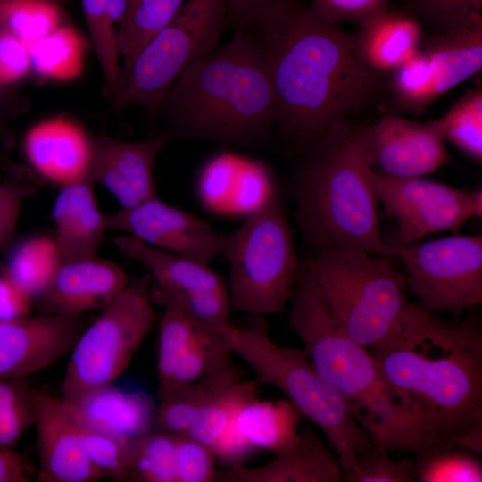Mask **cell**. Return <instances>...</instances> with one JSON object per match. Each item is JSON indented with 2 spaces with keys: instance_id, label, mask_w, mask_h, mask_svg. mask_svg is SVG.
Segmentation results:
<instances>
[{
  "instance_id": "6da1fadb",
  "label": "cell",
  "mask_w": 482,
  "mask_h": 482,
  "mask_svg": "<svg viewBox=\"0 0 482 482\" xmlns=\"http://www.w3.org/2000/svg\"><path fill=\"white\" fill-rule=\"evenodd\" d=\"M248 29L271 79L276 125L300 152L378 103L384 76L363 61L354 34L320 20L302 0H280Z\"/></svg>"
},
{
  "instance_id": "7a4b0ae2",
  "label": "cell",
  "mask_w": 482,
  "mask_h": 482,
  "mask_svg": "<svg viewBox=\"0 0 482 482\" xmlns=\"http://www.w3.org/2000/svg\"><path fill=\"white\" fill-rule=\"evenodd\" d=\"M369 351L434 439L481 453L482 332L476 317L451 321L410 303L397 337Z\"/></svg>"
},
{
  "instance_id": "3957f363",
  "label": "cell",
  "mask_w": 482,
  "mask_h": 482,
  "mask_svg": "<svg viewBox=\"0 0 482 482\" xmlns=\"http://www.w3.org/2000/svg\"><path fill=\"white\" fill-rule=\"evenodd\" d=\"M277 112L265 60L246 29L187 67L155 114L167 141L254 147L269 138Z\"/></svg>"
},
{
  "instance_id": "277c9868",
  "label": "cell",
  "mask_w": 482,
  "mask_h": 482,
  "mask_svg": "<svg viewBox=\"0 0 482 482\" xmlns=\"http://www.w3.org/2000/svg\"><path fill=\"white\" fill-rule=\"evenodd\" d=\"M290 328L311 365L344 399L372 444L418 453L450 446L434 439L411 404L385 379L370 351L338 327L320 291L297 273L290 298Z\"/></svg>"
},
{
  "instance_id": "5b68a950",
  "label": "cell",
  "mask_w": 482,
  "mask_h": 482,
  "mask_svg": "<svg viewBox=\"0 0 482 482\" xmlns=\"http://www.w3.org/2000/svg\"><path fill=\"white\" fill-rule=\"evenodd\" d=\"M302 153L290 190L295 221L312 251L353 248L392 256L367 178L364 126L337 122Z\"/></svg>"
},
{
  "instance_id": "8992f818",
  "label": "cell",
  "mask_w": 482,
  "mask_h": 482,
  "mask_svg": "<svg viewBox=\"0 0 482 482\" xmlns=\"http://www.w3.org/2000/svg\"><path fill=\"white\" fill-rule=\"evenodd\" d=\"M389 255L353 248L312 251L298 273L321 294L340 329L368 350L400 333L410 303L407 278Z\"/></svg>"
},
{
  "instance_id": "52a82bcc",
  "label": "cell",
  "mask_w": 482,
  "mask_h": 482,
  "mask_svg": "<svg viewBox=\"0 0 482 482\" xmlns=\"http://www.w3.org/2000/svg\"><path fill=\"white\" fill-rule=\"evenodd\" d=\"M263 316L243 327L232 325L224 332L233 353L253 370L258 385L281 390L325 434L337 455L343 479L353 482L361 456L372 446L341 395L314 370L303 349L277 345Z\"/></svg>"
},
{
  "instance_id": "ba28073f",
  "label": "cell",
  "mask_w": 482,
  "mask_h": 482,
  "mask_svg": "<svg viewBox=\"0 0 482 482\" xmlns=\"http://www.w3.org/2000/svg\"><path fill=\"white\" fill-rule=\"evenodd\" d=\"M219 255L229 267L231 311L264 316L280 312L290 300L300 262L282 193L273 176L262 199L243 223L220 234Z\"/></svg>"
},
{
  "instance_id": "9c48e42d",
  "label": "cell",
  "mask_w": 482,
  "mask_h": 482,
  "mask_svg": "<svg viewBox=\"0 0 482 482\" xmlns=\"http://www.w3.org/2000/svg\"><path fill=\"white\" fill-rule=\"evenodd\" d=\"M225 29V0H187L121 77L116 109L138 105L155 114L177 78L220 45Z\"/></svg>"
},
{
  "instance_id": "30bf717a",
  "label": "cell",
  "mask_w": 482,
  "mask_h": 482,
  "mask_svg": "<svg viewBox=\"0 0 482 482\" xmlns=\"http://www.w3.org/2000/svg\"><path fill=\"white\" fill-rule=\"evenodd\" d=\"M151 282L148 273L128 285L85 328L71 352L63 399L111 385L127 369L154 320Z\"/></svg>"
},
{
  "instance_id": "8fae6325",
  "label": "cell",
  "mask_w": 482,
  "mask_h": 482,
  "mask_svg": "<svg viewBox=\"0 0 482 482\" xmlns=\"http://www.w3.org/2000/svg\"><path fill=\"white\" fill-rule=\"evenodd\" d=\"M387 243L391 255L403 261L408 287L426 310L458 315L481 304V236L453 235L426 242Z\"/></svg>"
},
{
  "instance_id": "7c38bea8",
  "label": "cell",
  "mask_w": 482,
  "mask_h": 482,
  "mask_svg": "<svg viewBox=\"0 0 482 482\" xmlns=\"http://www.w3.org/2000/svg\"><path fill=\"white\" fill-rule=\"evenodd\" d=\"M367 178L385 212L396 220L393 239L410 244L441 231L457 232L482 215V191L454 188L421 177H396L373 170Z\"/></svg>"
},
{
  "instance_id": "4fadbf2b",
  "label": "cell",
  "mask_w": 482,
  "mask_h": 482,
  "mask_svg": "<svg viewBox=\"0 0 482 482\" xmlns=\"http://www.w3.org/2000/svg\"><path fill=\"white\" fill-rule=\"evenodd\" d=\"M107 230L209 264L219 255L220 233L209 223L173 207L157 195L105 215Z\"/></svg>"
},
{
  "instance_id": "5bb4252c",
  "label": "cell",
  "mask_w": 482,
  "mask_h": 482,
  "mask_svg": "<svg viewBox=\"0 0 482 482\" xmlns=\"http://www.w3.org/2000/svg\"><path fill=\"white\" fill-rule=\"evenodd\" d=\"M440 120L417 122L386 112L364 126V155L375 170L396 177H422L449 159Z\"/></svg>"
},
{
  "instance_id": "9a60e30c",
  "label": "cell",
  "mask_w": 482,
  "mask_h": 482,
  "mask_svg": "<svg viewBox=\"0 0 482 482\" xmlns=\"http://www.w3.org/2000/svg\"><path fill=\"white\" fill-rule=\"evenodd\" d=\"M85 328L81 315L46 312L0 321V378H23L55 363Z\"/></svg>"
},
{
  "instance_id": "2e32d148",
  "label": "cell",
  "mask_w": 482,
  "mask_h": 482,
  "mask_svg": "<svg viewBox=\"0 0 482 482\" xmlns=\"http://www.w3.org/2000/svg\"><path fill=\"white\" fill-rule=\"evenodd\" d=\"M167 142L161 135L137 141L100 135L93 139L89 179L104 187L123 208L154 197V164Z\"/></svg>"
},
{
  "instance_id": "e0dca14e",
  "label": "cell",
  "mask_w": 482,
  "mask_h": 482,
  "mask_svg": "<svg viewBox=\"0 0 482 482\" xmlns=\"http://www.w3.org/2000/svg\"><path fill=\"white\" fill-rule=\"evenodd\" d=\"M40 482H97L104 478L87 459L76 424L62 398L33 391Z\"/></svg>"
},
{
  "instance_id": "ac0fdd59",
  "label": "cell",
  "mask_w": 482,
  "mask_h": 482,
  "mask_svg": "<svg viewBox=\"0 0 482 482\" xmlns=\"http://www.w3.org/2000/svg\"><path fill=\"white\" fill-rule=\"evenodd\" d=\"M127 286L128 278L120 266L94 256L62 262L38 300L46 313L81 315L102 311Z\"/></svg>"
},
{
  "instance_id": "d6986e66",
  "label": "cell",
  "mask_w": 482,
  "mask_h": 482,
  "mask_svg": "<svg viewBox=\"0 0 482 482\" xmlns=\"http://www.w3.org/2000/svg\"><path fill=\"white\" fill-rule=\"evenodd\" d=\"M23 149L31 166L61 187L89 179L93 139L70 119L57 117L33 126Z\"/></svg>"
},
{
  "instance_id": "ffe728a7",
  "label": "cell",
  "mask_w": 482,
  "mask_h": 482,
  "mask_svg": "<svg viewBox=\"0 0 482 482\" xmlns=\"http://www.w3.org/2000/svg\"><path fill=\"white\" fill-rule=\"evenodd\" d=\"M62 399L71 417L86 428L128 439L154 430L157 407L145 392L111 384L72 399Z\"/></svg>"
},
{
  "instance_id": "44dd1931",
  "label": "cell",
  "mask_w": 482,
  "mask_h": 482,
  "mask_svg": "<svg viewBox=\"0 0 482 482\" xmlns=\"http://www.w3.org/2000/svg\"><path fill=\"white\" fill-rule=\"evenodd\" d=\"M257 467L242 463L218 472L216 481L224 482H338L343 471L322 441L311 429L297 432L286 447Z\"/></svg>"
},
{
  "instance_id": "7402d4cb",
  "label": "cell",
  "mask_w": 482,
  "mask_h": 482,
  "mask_svg": "<svg viewBox=\"0 0 482 482\" xmlns=\"http://www.w3.org/2000/svg\"><path fill=\"white\" fill-rule=\"evenodd\" d=\"M93 182L85 179L62 187L53 206L55 237L63 262L94 257L104 232L102 214Z\"/></svg>"
},
{
  "instance_id": "603a6c76",
  "label": "cell",
  "mask_w": 482,
  "mask_h": 482,
  "mask_svg": "<svg viewBox=\"0 0 482 482\" xmlns=\"http://www.w3.org/2000/svg\"><path fill=\"white\" fill-rule=\"evenodd\" d=\"M353 33L361 56L380 75L395 70L420 47L423 26L404 11L386 9L360 25Z\"/></svg>"
},
{
  "instance_id": "cb8c5ba5",
  "label": "cell",
  "mask_w": 482,
  "mask_h": 482,
  "mask_svg": "<svg viewBox=\"0 0 482 482\" xmlns=\"http://www.w3.org/2000/svg\"><path fill=\"white\" fill-rule=\"evenodd\" d=\"M117 249L143 264L153 287L170 292H199L226 288L222 278L208 264L161 250L129 235L114 237Z\"/></svg>"
},
{
  "instance_id": "d4e9b609",
  "label": "cell",
  "mask_w": 482,
  "mask_h": 482,
  "mask_svg": "<svg viewBox=\"0 0 482 482\" xmlns=\"http://www.w3.org/2000/svg\"><path fill=\"white\" fill-rule=\"evenodd\" d=\"M420 46L430 61L437 98L481 71L482 17L447 33H425Z\"/></svg>"
},
{
  "instance_id": "484cf974",
  "label": "cell",
  "mask_w": 482,
  "mask_h": 482,
  "mask_svg": "<svg viewBox=\"0 0 482 482\" xmlns=\"http://www.w3.org/2000/svg\"><path fill=\"white\" fill-rule=\"evenodd\" d=\"M301 417L300 411L289 400L260 401L256 398L239 409L234 423L254 449L275 453L293 441Z\"/></svg>"
},
{
  "instance_id": "4316f807",
  "label": "cell",
  "mask_w": 482,
  "mask_h": 482,
  "mask_svg": "<svg viewBox=\"0 0 482 482\" xmlns=\"http://www.w3.org/2000/svg\"><path fill=\"white\" fill-rule=\"evenodd\" d=\"M239 380L240 373L233 363L172 392L156 408L154 430L184 435L205 405Z\"/></svg>"
},
{
  "instance_id": "83f0119b",
  "label": "cell",
  "mask_w": 482,
  "mask_h": 482,
  "mask_svg": "<svg viewBox=\"0 0 482 482\" xmlns=\"http://www.w3.org/2000/svg\"><path fill=\"white\" fill-rule=\"evenodd\" d=\"M82 12L96 56L107 88L116 99L120 90L121 67L119 29L125 21L129 0H81Z\"/></svg>"
},
{
  "instance_id": "f1b7e54d",
  "label": "cell",
  "mask_w": 482,
  "mask_h": 482,
  "mask_svg": "<svg viewBox=\"0 0 482 482\" xmlns=\"http://www.w3.org/2000/svg\"><path fill=\"white\" fill-rule=\"evenodd\" d=\"M436 99L429 58L419 49L384 76L378 106L386 112L420 115Z\"/></svg>"
},
{
  "instance_id": "f546056e",
  "label": "cell",
  "mask_w": 482,
  "mask_h": 482,
  "mask_svg": "<svg viewBox=\"0 0 482 482\" xmlns=\"http://www.w3.org/2000/svg\"><path fill=\"white\" fill-rule=\"evenodd\" d=\"M28 47L31 70L42 77L71 80L83 71L87 45L79 30L67 22Z\"/></svg>"
},
{
  "instance_id": "4dcf8cb0",
  "label": "cell",
  "mask_w": 482,
  "mask_h": 482,
  "mask_svg": "<svg viewBox=\"0 0 482 482\" xmlns=\"http://www.w3.org/2000/svg\"><path fill=\"white\" fill-rule=\"evenodd\" d=\"M62 262L54 239L32 237L15 249L4 275L30 300L38 299L48 288Z\"/></svg>"
},
{
  "instance_id": "1f68e13d",
  "label": "cell",
  "mask_w": 482,
  "mask_h": 482,
  "mask_svg": "<svg viewBox=\"0 0 482 482\" xmlns=\"http://www.w3.org/2000/svg\"><path fill=\"white\" fill-rule=\"evenodd\" d=\"M187 0H139L119 30L121 77L144 46L176 15Z\"/></svg>"
},
{
  "instance_id": "d6a6232c",
  "label": "cell",
  "mask_w": 482,
  "mask_h": 482,
  "mask_svg": "<svg viewBox=\"0 0 482 482\" xmlns=\"http://www.w3.org/2000/svg\"><path fill=\"white\" fill-rule=\"evenodd\" d=\"M177 439L176 435L156 430L132 439L123 481L177 482Z\"/></svg>"
},
{
  "instance_id": "836d02e7",
  "label": "cell",
  "mask_w": 482,
  "mask_h": 482,
  "mask_svg": "<svg viewBox=\"0 0 482 482\" xmlns=\"http://www.w3.org/2000/svg\"><path fill=\"white\" fill-rule=\"evenodd\" d=\"M258 386L255 380L229 386L200 411L184 435L212 451L239 409L257 398Z\"/></svg>"
},
{
  "instance_id": "e575fe53",
  "label": "cell",
  "mask_w": 482,
  "mask_h": 482,
  "mask_svg": "<svg viewBox=\"0 0 482 482\" xmlns=\"http://www.w3.org/2000/svg\"><path fill=\"white\" fill-rule=\"evenodd\" d=\"M66 23L57 0H0V28L28 46Z\"/></svg>"
},
{
  "instance_id": "d590c367",
  "label": "cell",
  "mask_w": 482,
  "mask_h": 482,
  "mask_svg": "<svg viewBox=\"0 0 482 482\" xmlns=\"http://www.w3.org/2000/svg\"><path fill=\"white\" fill-rule=\"evenodd\" d=\"M150 295L152 302L159 304L166 301L176 303L198 330L221 335L231 326L227 287L199 292H170L152 287L151 282Z\"/></svg>"
},
{
  "instance_id": "8d00e7d4",
  "label": "cell",
  "mask_w": 482,
  "mask_h": 482,
  "mask_svg": "<svg viewBox=\"0 0 482 482\" xmlns=\"http://www.w3.org/2000/svg\"><path fill=\"white\" fill-rule=\"evenodd\" d=\"M232 353L224 333L212 335L197 329L177 363L167 394L160 401L181 387L232 365Z\"/></svg>"
},
{
  "instance_id": "74e56055",
  "label": "cell",
  "mask_w": 482,
  "mask_h": 482,
  "mask_svg": "<svg viewBox=\"0 0 482 482\" xmlns=\"http://www.w3.org/2000/svg\"><path fill=\"white\" fill-rule=\"evenodd\" d=\"M161 305L164 312L159 327L157 352L160 400L167 394L177 363L197 331L176 303L166 301Z\"/></svg>"
},
{
  "instance_id": "f35d334b",
  "label": "cell",
  "mask_w": 482,
  "mask_h": 482,
  "mask_svg": "<svg viewBox=\"0 0 482 482\" xmlns=\"http://www.w3.org/2000/svg\"><path fill=\"white\" fill-rule=\"evenodd\" d=\"M471 450L437 447L416 453L417 480L420 482H480L481 461Z\"/></svg>"
},
{
  "instance_id": "ab89813d",
  "label": "cell",
  "mask_w": 482,
  "mask_h": 482,
  "mask_svg": "<svg viewBox=\"0 0 482 482\" xmlns=\"http://www.w3.org/2000/svg\"><path fill=\"white\" fill-rule=\"evenodd\" d=\"M445 139L471 160L482 162V91H467L439 119Z\"/></svg>"
},
{
  "instance_id": "60d3db41",
  "label": "cell",
  "mask_w": 482,
  "mask_h": 482,
  "mask_svg": "<svg viewBox=\"0 0 482 482\" xmlns=\"http://www.w3.org/2000/svg\"><path fill=\"white\" fill-rule=\"evenodd\" d=\"M403 4L430 34L447 33L482 17V0H403Z\"/></svg>"
},
{
  "instance_id": "b9f144b4",
  "label": "cell",
  "mask_w": 482,
  "mask_h": 482,
  "mask_svg": "<svg viewBox=\"0 0 482 482\" xmlns=\"http://www.w3.org/2000/svg\"><path fill=\"white\" fill-rule=\"evenodd\" d=\"M74 422L83 452L92 466L104 478L123 481L129 461L132 439L109 435Z\"/></svg>"
},
{
  "instance_id": "7bdbcfd3",
  "label": "cell",
  "mask_w": 482,
  "mask_h": 482,
  "mask_svg": "<svg viewBox=\"0 0 482 482\" xmlns=\"http://www.w3.org/2000/svg\"><path fill=\"white\" fill-rule=\"evenodd\" d=\"M417 480L413 461L393 460L382 443L372 444L359 461V472L353 482H412Z\"/></svg>"
},
{
  "instance_id": "ee69618b",
  "label": "cell",
  "mask_w": 482,
  "mask_h": 482,
  "mask_svg": "<svg viewBox=\"0 0 482 482\" xmlns=\"http://www.w3.org/2000/svg\"><path fill=\"white\" fill-rule=\"evenodd\" d=\"M214 459L208 447L186 435H179L175 461L177 482L216 481Z\"/></svg>"
},
{
  "instance_id": "f6af8a7d",
  "label": "cell",
  "mask_w": 482,
  "mask_h": 482,
  "mask_svg": "<svg viewBox=\"0 0 482 482\" xmlns=\"http://www.w3.org/2000/svg\"><path fill=\"white\" fill-rule=\"evenodd\" d=\"M388 0H311V11L320 20L337 25L355 22L359 25L387 9Z\"/></svg>"
},
{
  "instance_id": "bcb514c9",
  "label": "cell",
  "mask_w": 482,
  "mask_h": 482,
  "mask_svg": "<svg viewBox=\"0 0 482 482\" xmlns=\"http://www.w3.org/2000/svg\"><path fill=\"white\" fill-rule=\"evenodd\" d=\"M30 70L28 46L12 33L0 30V87L19 81Z\"/></svg>"
},
{
  "instance_id": "7dc6e473",
  "label": "cell",
  "mask_w": 482,
  "mask_h": 482,
  "mask_svg": "<svg viewBox=\"0 0 482 482\" xmlns=\"http://www.w3.org/2000/svg\"><path fill=\"white\" fill-rule=\"evenodd\" d=\"M33 190L29 187L0 183V249L12 237L21 203Z\"/></svg>"
},
{
  "instance_id": "c3c4849f",
  "label": "cell",
  "mask_w": 482,
  "mask_h": 482,
  "mask_svg": "<svg viewBox=\"0 0 482 482\" xmlns=\"http://www.w3.org/2000/svg\"><path fill=\"white\" fill-rule=\"evenodd\" d=\"M280 0H225L226 29L244 31L253 26L262 16Z\"/></svg>"
},
{
  "instance_id": "681fc988",
  "label": "cell",
  "mask_w": 482,
  "mask_h": 482,
  "mask_svg": "<svg viewBox=\"0 0 482 482\" xmlns=\"http://www.w3.org/2000/svg\"><path fill=\"white\" fill-rule=\"evenodd\" d=\"M33 404L29 407L0 405V445L11 446L33 424Z\"/></svg>"
},
{
  "instance_id": "f907efd6",
  "label": "cell",
  "mask_w": 482,
  "mask_h": 482,
  "mask_svg": "<svg viewBox=\"0 0 482 482\" xmlns=\"http://www.w3.org/2000/svg\"><path fill=\"white\" fill-rule=\"evenodd\" d=\"M253 450L255 449L240 435L233 420L212 453L214 458L232 466L241 463Z\"/></svg>"
},
{
  "instance_id": "816d5d0a",
  "label": "cell",
  "mask_w": 482,
  "mask_h": 482,
  "mask_svg": "<svg viewBox=\"0 0 482 482\" xmlns=\"http://www.w3.org/2000/svg\"><path fill=\"white\" fill-rule=\"evenodd\" d=\"M30 302L5 275L0 277V321L28 316Z\"/></svg>"
},
{
  "instance_id": "f5cc1de1",
  "label": "cell",
  "mask_w": 482,
  "mask_h": 482,
  "mask_svg": "<svg viewBox=\"0 0 482 482\" xmlns=\"http://www.w3.org/2000/svg\"><path fill=\"white\" fill-rule=\"evenodd\" d=\"M32 472L28 459L0 445V482H27Z\"/></svg>"
},
{
  "instance_id": "db71d44e",
  "label": "cell",
  "mask_w": 482,
  "mask_h": 482,
  "mask_svg": "<svg viewBox=\"0 0 482 482\" xmlns=\"http://www.w3.org/2000/svg\"><path fill=\"white\" fill-rule=\"evenodd\" d=\"M139 0H129V13L128 15L129 14V12L133 10V8L136 6V4L138 3ZM127 15V16H128ZM127 18V17H126Z\"/></svg>"
},
{
  "instance_id": "11a10c76",
  "label": "cell",
  "mask_w": 482,
  "mask_h": 482,
  "mask_svg": "<svg viewBox=\"0 0 482 482\" xmlns=\"http://www.w3.org/2000/svg\"><path fill=\"white\" fill-rule=\"evenodd\" d=\"M2 87H0V89H1Z\"/></svg>"
},
{
  "instance_id": "9f6ffc18",
  "label": "cell",
  "mask_w": 482,
  "mask_h": 482,
  "mask_svg": "<svg viewBox=\"0 0 482 482\" xmlns=\"http://www.w3.org/2000/svg\"><path fill=\"white\" fill-rule=\"evenodd\" d=\"M0 30H1V28H0Z\"/></svg>"
},
{
  "instance_id": "6f0895ef",
  "label": "cell",
  "mask_w": 482,
  "mask_h": 482,
  "mask_svg": "<svg viewBox=\"0 0 482 482\" xmlns=\"http://www.w3.org/2000/svg\"><path fill=\"white\" fill-rule=\"evenodd\" d=\"M0 183H1V181H0Z\"/></svg>"
}]
</instances>
